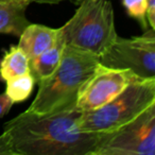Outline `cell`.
I'll list each match as a JSON object with an SVG mask.
<instances>
[{
	"mask_svg": "<svg viewBox=\"0 0 155 155\" xmlns=\"http://www.w3.org/2000/svg\"><path fill=\"white\" fill-rule=\"evenodd\" d=\"M75 103L53 112H26L5 124L15 155H94L106 133L83 132Z\"/></svg>",
	"mask_w": 155,
	"mask_h": 155,
	"instance_id": "cell-1",
	"label": "cell"
},
{
	"mask_svg": "<svg viewBox=\"0 0 155 155\" xmlns=\"http://www.w3.org/2000/svg\"><path fill=\"white\" fill-rule=\"evenodd\" d=\"M152 104H155V78H138L108 103L83 112L79 127L89 133H110L131 122Z\"/></svg>",
	"mask_w": 155,
	"mask_h": 155,
	"instance_id": "cell-4",
	"label": "cell"
},
{
	"mask_svg": "<svg viewBox=\"0 0 155 155\" xmlns=\"http://www.w3.org/2000/svg\"><path fill=\"white\" fill-rule=\"evenodd\" d=\"M94 155H155V104L131 122L106 133Z\"/></svg>",
	"mask_w": 155,
	"mask_h": 155,
	"instance_id": "cell-6",
	"label": "cell"
},
{
	"mask_svg": "<svg viewBox=\"0 0 155 155\" xmlns=\"http://www.w3.org/2000/svg\"><path fill=\"white\" fill-rule=\"evenodd\" d=\"M60 30L65 45L98 58L118 36L114 8L108 0H83Z\"/></svg>",
	"mask_w": 155,
	"mask_h": 155,
	"instance_id": "cell-3",
	"label": "cell"
},
{
	"mask_svg": "<svg viewBox=\"0 0 155 155\" xmlns=\"http://www.w3.org/2000/svg\"><path fill=\"white\" fill-rule=\"evenodd\" d=\"M123 5L127 10V13L132 18L137 20L144 30L150 28L146 16L147 0H123Z\"/></svg>",
	"mask_w": 155,
	"mask_h": 155,
	"instance_id": "cell-13",
	"label": "cell"
},
{
	"mask_svg": "<svg viewBox=\"0 0 155 155\" xmlns=\"http://www.w3.org/2000/svg\"><path fill=\"white\" fill-rule=\"evenodd\" d=\"M5 82H7L5 94L9 96V98L14 103L22 102L28 99L32 94L35 85L34 78L30 72L12 78Z\"/></svg>",
	"mask_w": 155,
	"mask_h": 155,
	"instance_id": "cell-12",
	"label": "cell"
},
{
	"mask_svg": "<svg viewBox=\"0 0 155 155\" xmlns=\"http://www.w3.org/2000/svg\"><path fill=\"white\" fill-rule=\"evenodd\" d=\"M30 72V58L19 46H12L0 61V80L7 81Z\"/></svg>",
	"mask_w": 155,
	"mask_h": 155,
	"instance_id": "cell-11",
	"label": "cell"
},
{
	"mask_svg": "<svg viewBox=\"0 0 155 155\" xmlns=\"http://www.w3.org/2000/svg\"><path fill=\"white\" fill-rule=\"evenodd\" d=\"M135 79L138 77L131 71L107 68L100 64L97 71L78 94L75 107L82 113L97 110L112 101Z\"/></svg>",
	"mask_w": 155,
	"mask_h": 155,
	"instance_id": "cell-7",
	"label": "cell"
},
{
	"mask_svg": "<svg viewBox=\"0 0 155 155\" xmlns=\"http://www.w3.org/2000/svg\"><path fill=\"white\" fill-rule=\"evenodd\" d=\"M60 35V28L54 29L38 24H29L19 35L18 46L29 58H33L51 48Z\"/></svg>",
	"mask_w": 155,
	"mask_h": 155,
	"instance_id": "cell-8",
	"label": "cell"
},
{
	"mask_svg": "<svg viewBox=\"0 0 155 155\" xmlns=\"http://www.w3.org/2000/svg\"><path fill=\"white\" fill-rule=\"evenodd\" d=\"M102 66L131 71L140 79L155 78V34L148 29L141 36L115 41L99 56Z\"/></svg>",
	"mask_w": 155,
	"mask_h": 155,
	"instance_id": "cell-5",
	"label": "cell"
},
{
	"mask_svg": "<svg viewBox=\"0 0 155 155\" xmlns=\"http://www.w3.org/2000/svg\"><path fill=\"white\" fill-rule=\"evenodd\" d=\"M29 0H0V33L19 37L30 22L26 10Z\"/></svg>",
	"mask_w": 155,
	"mask_h": 155,
	"instance_id": "cell-9",
	"label": "cell"
},
{
	"mask_svg": "<svg viewBox=\"0 0 155 155\" xmlns=\"http://www.w3.org/2000/svg\"><path fill=\"white\" fill-rule=\"evenodd\" d=\"M14 102L9 98L5 93L0 95V118L5 117L13 106Z\"/></svg>",
	"mask_w": 155,
	"mask_h": 155,
	"instance_id": "cell-16",
	"label": "cell"
},
{
	"mask_svg": "<svg viewBox=\"0 0 155 155\" xmlns=\"http://www.w3.org/2000/svg\"><path fill=\"white\" fill-rule=\"evenodd\" d=\"M64 47L65 43L60 30L58 41L51 48L44 51L43 53L38 54L35 58H31L30 73L34 78L35 83H41V81L49 78L56 70L61 63Z\"/></svg>",
	"mask_w": 155,
	"mask_h": 155,
	"instance_id": "cell-10",
	"label": "cell"
},
{
	"mask_svg": "<svg viewBox=\"0 0 155 155\" xmlns=\"http://www.w3.org/2000/svg\"><path fill=\"white\" fill-rule=\"evenodd\" d=\"M99 66L97 55L65 45L58 67L38 83L36 97L27 110L45 114L75 103L79 91Z\"/></svg>",
	"mask_w": 155,
	"mask_h": 155,
	"instance_id": "cell-2",
	"label": "cell"
},
{
	"mask_svg": "<svg viewBox=\"0 0 155 155\" xmlns=\"http://www.w3.org/2000/svg\"><path fill=\"white\" fill-rule=\"evenodd\" d=\"M147 21L151 29L155 28V0H147L146 7Z\"/></svg>",
	"mask_w": 155,
	"mask_h": 155,
	"instance_id": "cell-15",
	"label": "cell"
},
{
	"mask_svg": "<svg viewBox=\"0 0 155 155\" xmlns=\"http://www.w3.org/2000/svg\"><path fill=\"white\" fill-rule=\"evenodd\" d=\"M30 2H38V3H58L64 0H29Z\"/></svg>",
	"mask_w": 155,
	"mask_h": 155,
	"instance_id": "cell-17",
	"label": "cell"
},
{
	"mask_svg": "<svg viewBox=\"0 0 155 155\" xmlns=\"http://www.w3.org/2000/svg\"><path fill=\"white\" fill-rule=\"evenodd\" d=\"M0 155H15L9 135L5 131L0 135Z\"/></svg>",
	"mask_w": 155,
	"mask_h": 155,
	"instance_id": "cell-14",
	"label": "cell"
}]
</instances>
